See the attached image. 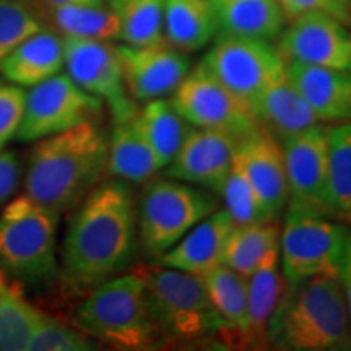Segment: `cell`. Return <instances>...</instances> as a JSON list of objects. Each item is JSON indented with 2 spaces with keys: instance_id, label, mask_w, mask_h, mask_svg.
<instances>
[{
  "instance_id": "1",
  "label": "cell",
  "mask_w": 351,
  "mask_h": 351,
  "mask_svg": "<svg viewBox=\"0 0 351 351\" xmlns=\"http://www.w3.org/2000/svg\"><path fill=\"white\" fill-rule=\"evenodd\" d=\"M137 247V208L122 181L99 184L82 200L62 244L64 280L88 289L121 275Z\"/></svg>"
},
{
  "instance_id": "2",
  "label": "cell",
  "mask_w": 351,
  "mask_h": 351,
  "mask_svg": "<svg viewBox=\"0 0 351 351\" xmlns=\"http://www.w3.org/2000/svg\"><path fill=\"white\" fill-rule=\"evenodd\" d=\"M108 142L95 121L38 140L26 168L25 194L59 215L75 208L108 169Z\"/></svg>"
},
{
  "instance_id": "3",
  "label": "cell",
  "mask_w": 351,
  "mask_h": 351,
  "mask_svg": "<svg viewBox=\"0 0 351 351\" xmlns=\"http://www.w3.org/2000/svg\"><path fill=\"white\" fill-rule=\"evenodd\" d=\"M267 343L289 351H348L351 326L340 275H315L285 282Z\"/></svg>"
},
{
  "instance_id": "4",
  "label": "cell",
  "mask_w": 351,
  "mask_h": 351,
  "mask_svg": "<svg viewBox=\"0 0 351 351\" xmlns=\"http://www.w3.org/2000/svg\"><path fill=\"white\" fill-rule=\"evenodd\" d=\"M73 317L88 337L119 350H148L160 339L138 270L91 288L78 302Z\"/></svg>"
},
{
  "instance_id": "5",
  "label": "cell",
  "mask_w": 351,
  "mask_h": 351,
  "mask_svg": "<svg viewBox=\"0 0 351 351\" xmlns=\"http://www.w3.org/2000/svg\"><path fill=\"white\" fill-rule=\"evenodd\" d=\"M59 213L23 194L0 210V270L26 285L51 282L57 274Z\"/></svg>"
},
{
  "instance_id": "6",
  "label": "cell",
  "mask_w": 351,
  "mask_h": 351,
  "mask_svg": "<svg viewBox=\"0 0 351 351\" xmlns=\"http://www.w3.org/2000/svg\"><path fill=\"white\" fill-rule=\"evenodd\" d=\"M351 247V231L313 207L288 202L280 228V265L287 283L315 275H340Z\"/></svg>"
},
{
  "instance_id": "7",
  "label": "cell",
  "mask_w": 351,
  "mask_h": 351,
  "mask_svg": "<svg viewBox=\"0 0 351 351\" xmlns=\"http://www.w3.org/2000/svg\"><path fill=\"white\" fill-rule=\"evenodd\" d=\"M148 311L160 335L176 340H197L221 333L223 320L210 301L200 275L150 267L140 269Z\"/></svg>"
},
{
  "instance_id": "8",
  "label": "cell",
  "mask_w": 351,
  "mask_h": 351,
  "mask_svg": "<svg viewBox=\"0 0 351 351\" xmlns=\"http://www.w3.org/2000/svg\"><path fill=\"white\" fill-rule=\"evenodd\" d=\"M215 210L218 199L207 189L171 178L148 181L137 210V232L143 251L158 258Z\"/></svg>"
},
{
  "instance_id": "9",
  "label": "cell",
  "mask_w": 351,
  "mask_h": 351,
  "mask_svg": "<svg viewBox=\"0 0 351 351\" xmlns=\"http://www.w3.org/2000/svg\"><path fill=\"white\" fill-rule=\"evenodd\" d=\"M191 127L219 130L243 140L261 129L251 106L199 64L169 99Z\"/></svg>"
},
{
  "instance_id": "10",
  "label": "cell",
  "mask_w": 351,
  "mask_h": 351,
  "mask_svg": "<svg viewBox=\"0 0 351 351\" xmlns=\"http://www.w3.org/2000/svg\"><path fill=\"white\" fill-rule=\"evenodd\" d=\"M101 109L103 101L86 93L67 73L60 72L25 91L23 112L15 138L38 142L82 122L95 121Z\"/></svg>"
},
{
  "instance_id": "11",
  "label": "cell",
  "mask_w": 351,
  "mask_h": 351,
  "mask_svg": "<svg viewBox=\"0 0 351 351\" xmlns=\"http://www.w3.org/2000/svg\"><path fill=\"white\" fill-rule=\"evenodd\" d=\"M200 64L251 109L263 88L287 67L270 41L226 34H218L217 43Z\"/></svg>"
},
{
  "instance_id": "12",
  "label": "cell",
  "mask_w": 351,
  "mask_h": 351,
  "mask_svg": "<svg viewBox=\"0 0 351 351\" xmlns=\"http://www.w3.org/2000/svg\"><path fill=\"white\" fill-rule=\"evenodd\" d=\"M64 54L67 75L86 93L106 101L114 121L125 119L137 111L125 88L114 44L98 39L64 38Z\"/></svg>"
},
{
  "instance_id": "13",
  "label": "cell",
  "mask_w": 351,
  "mask_h": 351,
  "mask_svg": "<svg viewBox=\"0 0 351 351\" xmlns=\"http://www.w3.org/2000/svg\"><path fill=\"white\" fill-rule=\"evenodd\" d=\"M276 49L285 62L351 70V32L326 12H309L289 20Z\"/></svg>"
},
{
  "instance_id": "14",
  "label": "cell",
  "mask_w": 351,
  "mask_h": 351,
  "mask_svg": "<svg viewBox=\"0 0 351 351\" xmlns=\"http://www.w3.org/2000/svg\"><path fill=\"white\" fill-rule=\"evenodd\" d=\"M289 200L322 213L328 208V127L315 124L282 140ZM288 200V202H289Z\"/></svg>"
},
{
  "instance_id": "15",
  "label": "cell",
  "mask_w": 351,
  "mask_h": 351,
  "mask_svg": "<svg viewBox=\"0 0 351 351\" xmlns=\"http://www.w3.org/2000/svg\"><path fill=\"white\" fill-rule=\"evenodd\" d=\"M239 142L225 132L191 127L166 176L219 195Z\"/></svg>"
},
{
  "instance_id": "16",
  "label": "cell",
  "mask_w": 351,
  "mask_h": 351,
  "mask_svg": "<svg viewBox=\"0 0 351 351\" xmlns=\"http://www.w3.org/2000/svg\"><path fill=\"white\" fill-rule=\"evenodd\" d=\"M116 47L127 91L132 98L143 103L173 95L191 72L186 52L171 44L142 47L119 44Z\"/></svg>"
},
{
  "instance_id": "17",
  "label": "cell",
  "mask_w": 351,
  "mask_h": 351,
  "mask_svg": "<svg viewBox=\"0 0 351 351\" xmlns=\"http://www.w3.org/2000/svg\"><path fill=\"white\" fill-rule=\"evenodd\" d=\"M234 160L252 184L267 221L278 219L289 200L282 143L261 127L241 140Z\"/></svg>"
},
{
  "instance_id": "18",
  "label": "cell",
  "mask_w": 351,
  "mask_h": 351,
  "mask_svg": "<svg viewBox=\"0 0 351 351\" xmlns=\"http://www.w3.org/2000/svg\"><path fill=\"white\" fill-rule=\"evenodd\" d=\"M232 226L234 221L225 208L215 210L161 254L158 263L202 276L223 262V251Z\"/></svg>"
},
{
  "instance_id": "19",
  "label": "cell",
  "mask_w": 351,
  "mask_h": 351,
  "mask_svg": "<svg viewBox=\"0 0 351 351\" xmlns=\"http://www.w3.org/2000/svg\"><path fill=\"white\" fill-rule=\"evenodd\" d=\"M252 112L258 125L278 142L320 124L309 103L289 78L287 67L263 88L254 101Z\"/></svg>"
},
{
  "instance_id": "20",
  "label": "cell",
  "mask_w": 351,
  "mask_h": 351,
  "mask_svg": "<svg viewBox=\"0 0 351 351\" xmlns=\"http://www.w3.org/2000/svg\"><path fill=\"white\" fill-rule=\"evenodd\" d=\"M288 75L319 122L351 119V70L287 62Z\"/></svg>"
},
{
  "instance_id": "21",
  "label": "cell",
  "mask_w": 351,
  "mask_h": 351,
  "mask_svg": "<svg viewBox=\"0 0 351 351\" xmlns=\"http://www.w3.org/2000/svg\"><path fill=\"white\" fill-rule=\"evenodd\" d=\"M64 67V38L47 26L15 47L0 65V73L12 85L32 88L60 73Z\"/></svg>"
},
{
  "instance_id": "22",
  "label": "cell",
  "mask_w": 351,
  "mask_h": 351,
  "mask_svg": "<svg viewBox=\"0 0 351 351\" xmlns=\"http://www.w3.org/2000/svg\"><path fill=\"white\" fill-rule=\"evenodd\" d=\"M249 280L247 314L238 345L262 348L267 343V328L285 289V276L280 265L278 245L271 249Z\"/></svg>"
},
{
  "instance_id": "23",
  "label": "cell",
  "mask_w": 351,
  "mask_h": 351,
  "mask_svg": "<svg viewBox=\"0 0 351 351\" xmlns=\"http://www.w3.org/2000/svg\"><path fill=\"white\" fill-rule=\"evenodd\" d=\"M108 171L124 182L145 184L160 171L138 122V111L114 121L108 142Z\"/></svg>"
},
{
  "instance_id": "24",
  "label": "cell",
  "mask_w": 351,
  "mask_h": 351,
  "mask_svg": "<svg viewBox=\"0 0 351 351\" xmlns=\"http://www.w3.org/2000/svg\"><path fill=\"white\" fill-rule=\"evenodd\" d=\"M218 34L274 41L285 28V13L276 0H212Z\"/></svg>"
},
{
  "instance_id": "25",
  "label": "cell",
  "mask_w": 351,
  "mask_h": 351,
  "mask_svg": "<svg viewBox=\"0 0 351 351\" xmlns=\"http://www.w3.org/2000/svg\"><path fill=\"white\" fill-rule=\"evenodd\" d=\"M166 43L182 52L208 46L218 34L212 0H165Z\"/></svg>"
},
{
  "instance_id": "26",
  "label": "cell",
  "mask_w": 351,
  "mask_h": 351,
  "mask_svg": "<svg viewBox=\"0 0 351 351\" xmlns=\"http://www.w3.org/2000/svg\"><path fill=\"white\" fill-rule=\"evenodd\" d=\"M210 301L223 320L221 335L230 341L239 343L247 314V276L238 274L225 263L202 275Z\"/></svg>"
},
{
  "instance_id": "27",
  "label": "cell",
  "mask_w": 351,
  "mask_h": 351,
  "mask_svg": "<svg viewBox=\"0 0 351 351\" xmlns=\"http://www.w3.org/2000/svg\"><path fill=\"white\" fill-rule=\"evenodd\" d=\"M138 122L155 153L158 166L165 169L178 155L191 125L165 98L147 101L138 111Z\"/></svg>"
},
{
  "instance_id": "28",
  "label": "cell",
  "mask_w": 351,
  "mask_h": 351,
  "mask_svg": "<svg viewBox=\"0 0 351 351\" xmlns=\"http://www.w3.org/2000/svg\"><path fill=\"white\" fill-rule=\"evenodd\" d=\"M47 25L64 38L112 41L119 38L116 15L106 3L101 5L44 7Z\"/></svg>"
},
{
  "instance_id": "29",
  "label": "cell",
  "mask_w": 351,
  "mask_h": 351,
  "mask_svg": "<svg viewBox=\"0 0 351 351\" xmlns=\"http://www.w3.org/2000/svg\"><path fill=\"white\" fill-rule=\"evenodd\" d=\"M119 26V41L127 46L168 44L165 38V0H109Z\"/></svg>"
},
{
  "instance_id": "30",
  "label": "cell",
  "mask_w": 351,
  "mask_h": 351,
  "mask_svg": "<svg viewBox=\"0 0 351 351\" xmlns=\"http://www.w3.org/2000/svg\"><path fill=\"white\" fill-rule=\"evenodd\" d=\"M280 243V225L275 221L234 225L228 236L223 262L238 274L251 276L262 258Z\"/></svg>"
},
{
  "instance_id": "31",
  "label": "cell",
  "mask_w": 351,
  "mask_h": 351,
  "mask_svg": "<svg viewBox=\"0 0 351 351\" xmlns=\"http://www.w3.org/2000/svg\"><path fill=\"white\" fill-rule=\"evenodd\" d=\"M43 314L41 309L26 301L19 285H7L0 291V350L28 351Z\"/></svg>"
},
{
  "instance_id": "32",
  "label": "cell",
  "mask_w": 351,
  "mask_h": 351,
  "mask_svg": "<svg viewBox=\"0 0 351 351\" xmlns=\"http://www.w3.org/2000/svg\"><path fill=\"white\" fill-rule=\"evenodd\" d=\"M328 208L351 215V121L328 127Z\"/></svg>"
},
{
  "instance_id": "33",
  "label": "cell",
  "mask_w": 351,
  "mask_h": 351,
  "mask_svg": "<svg viewBox=\"0 0 351 351\" xmlns=\"http://www.w3.org/2000/svg\"><path fill=\"white\" fill-rule=\"evenodd\" d=\"M47 26L39 0H0V65L25 39Z\"/></svg>"
},
{
  "instance_id": "34",
  "label": "cell",
  "mask_w": 351,
  "mask_h": 351,
  "mask_svg": "<svg viewBox=\"0 0 351 351\" xmlns=\"http://www.w3.org/2000/svg\"><path fill=\"white\" fill-rule=\"evenodd\" d=\"M219 195L225 200V210L234 221V225H251V223L267 221L263 217L261 200L249 182L247 176L241 166L232 160L231 169L223 184Z\"/></svg>"
},
{
  "instance_id": "35",
  "label": "cell",
  "mask_w": 351,
  "mask_h": 351,
  "mask_svg": "<svg viewBox=\"0 0 351 351\" xmlns=\"http://www.w3.org/2000/svg\"><path fill=\"white\" fill-rule=\"evenodd\" d=\"M96 345L80 328L65 326L46 313L34 328L28 351H90Z\"/></svg>"
},
{
  "instance_id": "36",
  "label": "cell",
  "mask_w": 351,
  "mask_h": 351,
  "mask_svg": "<svg viewBox=\"0 0 351 351\" xmlns=\"http://www.w3.org/2000/svg\"><path fill=\"white\" fill-rule=\"evenodd\" d=\"M25 90L16 85L0 86V152L15 138L23 112Z\"/></svg>"
},
{
  "instance_id": "37",
  "label": "cell",
  "mask_w": 351,
  "mask_h": 351,
  "mask_svg": "<svg viewBox=\"0 0 351 351\" xmlns=\"http://www.w3.org/2000/svg\"><path fill=\"white\" fill-rule=\"evenodd\" d=\"M276 2L289 20L309 12H326L343 21L345 25L351 23L348 0H276Z\"/></svg>"
},
{
  "instance_id": "38",
  "label": "cell",
  "mask_w": 351,
  "mask_h": 351,
  "mask_svg": "<svg viewBox=\"0 0 351 351\" xmlns=\"http://www.w3.org/2000/svg\"><path fill=\"white\" fill-rule=\"evenodd\" d=\"M21 178V163L15 152H0V210L15 194Z\"/></svg>"
},
{
  "instance_id": "39",
  "label": "cell",
  "mask_w": 351,
  "mask_h": 351,
  "mask_svg": "<svg viewBox=\"0 0 351 351\" xmlns=\"http://www.w3.org/2000/svg\"><path fill=\"white\" fill-rule=\"evenodd\" d=\"M340 278H341V283H343L346 309H348V317H350V326H351V247H350L348 257H346L343 269H341Z\"/></svg>"
},
{
  "instance_id": "40",
  "label": "cell",
  "mask_w": 351,
  "mask_h": 351,
  "mask_svg": "<svg viewBox=\"0 0 351 351\" xmlns=\"http://www.w3.org/2000/svg\"><path fill=\"white\" fill-rule=\"evenodd\" d=\"M44 7H57V5H101L104 0H39Z\"/></svg>"
},
{
  "instance_id": "41",
  "label": "cell",
  "mask_w": 351,
  "mask_h": 351,
  "mask_svg": "<svg viewBox=\"0 0 351 351\" xmlns=\"http://www.w3.org/2000/svg\"><path fill=\"white\" fill-rule=\"evenodd\" d=\"M8 285V282L5 280V274H3L2 270H0V291H2L3 288H5Z\"/></svg>"
},
{
  "instance_id": "42",
  "label": "cell",
  "mask_w": 351,
  "mask_h": 351,
  "mask_svg": "<svg viewBox=\"0 0 351 351\" xmlns=\"http://www.w3.org/2000/svg\"><path fill=\"white\" fill-rule=\"evenodd\" d=\"M345 219H346V221H348V225L351 226V215H345V217H343Z\"/></svg>"
},
{
  "instance_id": "43",
  "label": "cell",
  "mask_w": 351,
  "mask_h": 351,
  "mask_svg": "<svg viewBox=\"0 0 351 351\" xmlns=\"http://www.w3.org/2000/svg\"><path fill=\"white\" fill-rule=\"evenodd\" d=\"M5 85V80H3V78H0V86H3Z\"/></svg>"
}]
</instances>
